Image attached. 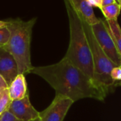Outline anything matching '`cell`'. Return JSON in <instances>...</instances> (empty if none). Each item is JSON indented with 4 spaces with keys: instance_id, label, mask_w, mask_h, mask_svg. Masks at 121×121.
<instances>
[{
    "instance_id": "obj_1",
    "label": "cell",
    "mask_w": 121,
    "mask_h": 121,
    "mask_svg": "<svg viewBox=\"0 0 121 121\" xmlns=\"http://www.w3.org/2000/svg\"><path fill=\"white\" fill-rule=\"evenodd\" d=\"M30 73L44 79L56 91L76 102L83 98H94L103 100L107 94L95 83L66 58L58 63L34 67Z\"/></svg>"
},
{
    "instance_id": "obj_2",
    "label": "cell",
    "mask_w": 121,
    "mask_h": 121,
    "mask_svg": "<svg viewBox=\"0 0 121 121\" xmlns=\"http://www.w3.org/2000/svg\"><path fill=\"white\" fill-rule=\"evenodd\" d=\"M64 2L69 18L70 30L69 45L64 58L93 80L92 53L82 20L68 0H64Z\"/></svg>"
},
{
    "instance_id": "obj_3",
    "label": "cell",
    "mask_w": 121,
    "mask_h": 121,
    "mask_svg": "<svg viewBox=\"0 0 121 121\" xmlns=\"http://www.w3.org/2000/svg\"><path fill=\"white\" fill-rule=\"evenodd\" d=\"M6 21L10 37L4 48L16 60L19 73L25 76L30 73L33 68L31 61V41L36 18L34 17L28 21H24L20 18L9 19Z\"/></svg>"
},
{
    "instance_id": "obj_4",
    "label": "cell",
    "mask_w": 121,
    "mask_h": 121,
    "mask_svg": "<svg viewBox=\"0 0 121 121\" xmlns=\"http://www.w3.org/2000/svg\"><path fill=\"white\" fill-rule=\"evenodd\" d=\"M82 23L92 53L93 81L107 94L109 90L115 86V83L110 77V72L117 66L111 61L98 43L91 26L83 20Z\"/></svg>"
},
{
    "instance_id": "obj_5",
    "label": "cell",
    "mask_w": 121,
    "mask_h": 121,
    "mask_svg": "<svg viewBox=\"0 0 121 121\" xmlns=\"http://www.w3.org/2000/svg\"><path fill=\"white\" fill-rule=\"evenodd\" d=\"M93 34L106 56L111 61L117 66H120L121 64V57L117 52L115 45L108 31L105 20L99 19V22L91 26Z\"/></svg>"
},
{
    "instance_id": "obj_6",
    "label": "cell",
    "mask_w": 121,
    "mask_h": 121,
    "mask_svg": "<svg viewBox=\"0 0 121 121\" xmlns=\"http://www.w3.org/2000/svg\"><path fill=\"white\" fill-rule=\"evenodd\" d=\"M74 102L65 96L57 95L43 111L39 112L40 121H63Z\"/></svg>"
},
{
    "instance_id": "obj_7",
    "label": "cell",
    "mask_w": 121,
    "mask_h": 121,
    "mask_svg": "<svg viewBox=\"0 0 121 121\" xmlns=\"http://www.w3.org/2000/svg\"><path fill=\"white\" fill-rule=\"evenodd\" d=\"M7 111L19 121H32L39 117V112L31 103L29 94L22 99L12 100Z\"/></svg>"
},
{
    "instance_id": "obj_8",
    "label": "cell",
    "mask_w": 121,
    "mask_h": 121,
    "mask_svg": "<svg viewBox=\"0 0 121 121\" xmlns=\"http://www.w3.org/2000/svg\"><path fill=\"white\" fill-rule=\"evenodd\" d=\"M0 74L4 78L8 86L19 74L16 60L4 48H0Z\"/></svg>"
},
{
    "instance_id": "obj_9",
    "label": "cell",
    "mask_w": 121,
    "mask_h": 121,
    "mask_svg": "<svg viewBox=\"0 0 121 121\" xmlns=\"http://www.w3.org/2000/svg\"><path fill=\"white\" fill-rule=\"evenodd\" d=\"M69 4L81 19L90 26L94 25L99 22V19L95 15L93 7L88 0H68Z\"/></svg>"
},
{
    "instance_id": "obj_10",
    "label": "cell",
    "mask_w": 121,
    "mask_h": 121,
    "mask_svg": "<svg viewBox=\"0 0 121 121\" xmlns=\"http://www.w3.org/2000/svg\"><path fill=\"white\" fill-rule=\"evenodd\" d=\"M12 100L24 98L29 94L25 76L19 73L8 87Z\"/></svg>"
},
{
    "instance_id": "obj_11",
    "label": "cell",
    "mask_w": 121,
    "mask_h": 121,
    "mask_svg": "<svg viewBox=\"0 0 121 121\" xmlns=\"http://www.w3.org/2000/svg\"><path fill=\"white\" fill-rule=\"evenodd\" d=\"M105 22L117 52L121 57V29L117 20H105Z\"/></svg>"
},
{
    "instance_id": "obj_12",
    "label": "cell",
    "mask_w": 121,
    "mask_h": 121,
    "mask_svg": "<svg viewBox=\"0 0 121 121\" xmlns=\"http://www.w3.org/2000/svg\"><path fill=\"white\" fill-rule=\"evenodd\" d=\"M100 11L104 15L105 20L112 21V20H117V17L120 13V6L118 2H115L114 4L101 7Z\"/></svg>"
},
{
    "instance_id": "obj_13",
    "label": "cell",
    "mask_w": 121,
    "mask_h": 121,
    "mask_svg": "<svg viewBox=\"0 0 121 121\" xmlns=\"http://www.w3.org/2000/svg\"><path fill=\"white\" fill-rule=\"evenodd\" d=\"M12 101L8 88L0 90V115L8 110Z\"/></svg>"
},
{
    "instance_id": "obj_14",
    "label": "cell",
    "mask_w": 121,
    "mask_h": 121,
    "mask_svg": "<svg viewBox=\"0 0 121 121\" xmlns=\"http://www.w3.org/2000/svg\"><path fill=\"white\" fill-rule=\"evenodd\" d=\"M9 37L10 32L7 26L0 29V48H4L7 44Z\"/></svg>"
},
{
    "instance_id": "obj_15",
    "label": "cell",
    "mask_w": 121,
    "mask_h": 121,
    "mask_svg": "<svg viewBox=\"0 0 121 121\" xmlns=\"http://www.w3.org/2000/svg\"><path fill=\"white\" fill-rule=\"evenodd\" d=\"M110 77L115 85L117 82H121V66L114 67L110 72Z\"/></svg>"
},
{
    "instance_id": "obj_16",
    "label": "cell",
    "mask_w": 121,
    "mask_h": 121,
    "mask_svg": "<svg viewBox=\"0 0 121 121\" xmlns=\"http://www.w3.org/2000/svg\"><path fill=\"white\" fill-rule=\"evenodd\" d=\"M0 121H19L7 110L0 115Z\"/></svg>"
},
{
    "instance_id": "obj_17",
    "label": "cell",
    "mask_w": 121,
    "mask_h": 121,
    "mask_svg": "<svg viewBox=\"0 0 121 121\" xmlns=\"http://www.w3.org/2000/svg\"><path fill=\"white\" fill-rule=\"evenodd\" d=\"M88 2H89V4H91L92 7H98L99 9H100L101 7L100 0H88Z\"/></svg>"
},
{
    "instance_id": "obj_18",
    "label": "cell",
    "mask_w": 121,
    "mask_h": 121,
    "mask_svg": "<svg viewBox=\"0 0 121 121\" xmlns=\"http://www.w3.org/2000/svg\"><path fill=\"white\" fill-rule=\"evenodd\" d=\"M100 2H101V7H105L112 4H114L117 2V1L116 0H100Z\"/></svg>"
},
{
    "instance_id": "obj_19",
    "label": "cell",
    "mask_w": 121,
    "mask_h": 121,
    "mask_svg": "<svg viewBox=\"0 0 121 121\" xmlns=\"http://www.w3.org/2000/svg\"><path fill=\"white\" fill-rule=\"evenodd\" d=\"M8 85L6 83V81H4V78L2 76V75L0 74V90L4 89V88H8Z\"/></svg>"
},
{
    "instance_id": "obj_20",
    "label": "cell",
    "mask_w": 121,
    "mask_h": 121,
    "mask_svg": "<svg viewBox=\"0 0 121 121\" xmlns=\"http://www.w3.org/2000/svg\"><path fill=\"white\" fill-rule=\"evenodd\" d=\"M7 22L6 20H5V21L0 20V29L7 26Z\"/></svg>"
},
{
    "instance_id": "obj_21",
    "label": "cell",
    "mask_w": 121,
    "mask_h": 121,
    "mask_svg": "<svg viewBox=\"0 0 121 121\" xmlns=\"http://www.w3.org/2000/svg\"><path fill=\"white\" fill-rule=\"evenodd\" d=\"M118 4H120V8H121V0H119V1H118Z\"/></svg>"
},
{
    "instance_id": "obj_22",
    "label": "cell",
    "mask_w": 121,
    "mask_h": 121,
    "mask_svg": "<svg viewBox=\"0 0 121 121\" xmlns=\"http://www.w3.org/2000/svg\"><path fill=\"white\" fill-rule=\"evenodd\" d=\"M32 121H40V120H39V117L37 118V119H36V120H32Z\"/></svg>"
},
{
    "instance_id": "obj_23",
    "label": "cell",
    "mask_w": 121,
    "mask_h": 121,
    "mask_svg": "<svg viewBox=\"0 0 121 121\" xmlns=\"http://www.w3.org/2000/svg\"><path fill=\"white\" fill-rule=\"evenodd\" d=\"M116 1H117V2H118V1H119V0H116Z\"/></svg>"
},
{
    "instance_id": "obj_24",
    "label": "cell",
    "mask_w": 121,
    "mask_h": 121,
    "mask_svg": "<svg viewBox=\"0 0 121 121\" xmlns=\"http://www.w3.org/2000/svg\"><path fill=\"white\" fill-rule=\"evenodd\" d=\"M120 66H121V64H120Z\"/></svg>"
}]
</instances>
